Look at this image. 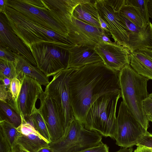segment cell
<instances>
[{
	"mask_svg": "<svg viewBox=\"0 0 152 152\" xmlns=\"http://www.w3.org/2000/svg\"><path fill=\"white\" fill-rule=\"evenodd\" d=\"M119 73L100 62L78 68L72 74L69 81L71 104L75 118L83 125L90 108L98 98L121 91Z\"/></svg>",
	"mask_w": 152,
	"mask_h": 152,
	"instance_id": "1",
	"label": "cell"
},
{
	"mask_svg": "<svg viewBox=\"0 0 152 152\" xmlns=\"http://www.w3.org/2000/svg\"><path fill=\"white\" fill-rule=\"evenodd\" d=\"M121 97L120 91L105 94L98 98L86 115L84 124L85 128L115 140L117 127L116 109Z\"/></svg>",
	"mask_w": 152,
	"mask_h": 152,
	"instance_id": "4",
	"label": "cell"
},
{
	"mask_svg": "<svg viewBox=\"0 0 152 152\" xmlns=\"http://www.w3.org/2000/svg\"><path fill=\"white\" fill-rule=\"evenodd\" d=\"M144 113L148 116L152 114V99L148 97L144 100L142 102Z\"/></svg>",
	"mask_w": 152,
	"mask_h": 152,
	"instance_id": "35",
	"label": "cell"
},
{
	"mask_svg": "<svg viewBox=\"0 0 152 152\" xmlns=\"http://www.w3.org/2000/svg\"><path fill=\"white\" fill-rule=\"evenodd\" d=\"M112 7L114 11L119 13L122 7L125 4V0H105Z\"/></svg>",
	"mask_w": 152,
	"mask_h": 152,
	"instance_id": "33",
	"label": "cell"
},
{
	"mask_svg": "<svg viewBox=\"0 0 152 152\" xmlns=\"http://www.w3.org/2000/svg\"><path fill=\"white\" fill-rule=\"evenodd\" d=\"M22 85L16 101L11 106L21 116L26 119L38 111L36 107V102L44 92L41 85L37 80L24 75Z\"/></svg>",
	"mask_w": 152,
	"mask_h": 152,
	"instance_id": "12",
	"label": "cell"
},
{
	"mask_svg": "<svg viewBox=\"0 0 152 152\" xmlns=\"http://www.w3.org/2000/svg\"><path fill=\"white\" fill-rule=\"evenodd\" d=\"M95 47L75 45L69 50L68 68H80L86 65L103 62Z\"/></svg>",
	"mask_w": 152,
	"mask_h": 152,
	"instance_id": "18",
	"label": "cell"
},
{
	"mask_svg": "<svg viewBox=\"0 0 152 152\" xmlns=\"http://www.w3.org/2000/svg\"><path fill=\"white\" fill-rule=\"evenodd\" d=\"M14 61L16 65V78L21 81L24 76L26 75L37 80L41 85L46 87L49 84L48 77L23 56L17 55Z\"/></svg>",
	"mask_w": 152,
	"mask_h": 152,
	"instance_id": "20",
	"label": "cell"
},
{
	"mask_svg": "<svg viewBox=\"0 0 152 152\" xmlns=\"http://www.w3.org/2000/svg\"><path fill=\"white\" fill-rule=\"evenodd\" d=\"M123 101L134 118L147 129L149 126L143 107V101L148 97L149 80L138 74L130 64L119 73Z\"/></svg>",
	"mask_w": 152,
	"mask_h": 152,
	"instance_id": "3",
	"label": "cell"
},
{
	"mask_svg": "<svg viewBox=\"0 0 152 152\" xmlns=\"http://www.w3.org/2000/svg\"><path fill=\"white\" fill-rule=\"evenodd\" d=\"M104 64L109 69L119 72L130 64V52L127 48L115 43L101 42L94 47Z\"/></svg>",
	"mask_w": 152,
	"mask_h": 152,
	"instance_id": "14",
	"label": "cell"
},
{
	"mask_svg": "<svg viewBox=\"0 0 152 152\" xmlns=\"http://www.w3.org/2000/svg\"><path fill=\"white\" fill-rule=\"evenodd\" d=\"M0 46L23 56L37 66L36 61L30 49L14 32L9 25L4 14L1 13H0Z\"/></svg>",
	"mask_w": 152,
	"mask_h": 152,
	"instance_id": "15",
	"label": "cell"
},
{
	"mask_svg": "<svg viewBox=\"0 0 152 152\" xmlns=\"http://www.w3.org/2000/svg\"><path fill=\"white\" fill-rule=\"evenodd\" d=\"M130 65L138 74L152 80V49L143 48L130 52Z\"/></svg>",
	"mask_w": 152,
	"mask_h": 152,
	"instance_id": "19",
	"label": "cell"
},
{
	"mask_svg": "<svg viewBox=\"0 0 152 152\" xmlns=\"http://www.w3.org/2000/svg\"><path fill=\"white\" fill-rule=\"evenodd\" d=\"M4 14L14 32L30 49L31 45L42 43L69 50L75 45L59 33L30 20L7 6Z\"/></svg>",
	"mask_w": 152,
	"mask_h": 152,
	"instance_id": "2",
	"label": "cell"
},
{
	"mask_svg": "<svg viewBox=\"0 0 152 152\" xmlns=\"http://www.w3.org/2000/svg\"><path fill=\"white\" fill-rule=\"evenodd\" d=\"M30 49L37 67L48 77L68 69L69 50L42 43L31 45Z\"/></svg>",
	"mask_w": 152,
	"mask_h": 152,
	"instance_id": "7",
	"label": "cell"
},
{
	"mask_svg": "<svg viewBox=\"0 0 152 152\" xmlns=\"http://www.w3.org/2000/svg\"><path fill=\"white\" fill-rule=\"evenodd\" d=\"M101 39L103 42L108 43H113L110 39L106 33L102 34L101 36Z\"/></svg>",
	"mask_w": 152,
	"mask_h": 152,
	"instance_id": "40",
	"label": "cell"
},
{
	"mask_svg": "<svg viewBox=\"0 0 152 152\" xmlns=\"http://www.w3.org/2000/svg\"><path fill=\"white\" fill-rule=\"evenodd\" d=\"M0 132L10 144L11 149L18 135L17 128L6 120H0Z\"/></svg>",
	"mask_w": 152,
	"mask_h": 152,
	"instance_id": "25",
	"label": "cell"
},
{
	"mask_svg": "<svg viewBox=\"0 0 152 152\" xmlns=\"http://www.w3.org/2000/svg\"><path fill=\"white\" fill-rule=\"evenodd\" d=\"M26 120L31 124L43 137L50 143L51 142L48 128L39 110L38 111L33 114Z\"/></svg>",
	"mask_w": 152,
	"mask_h": 152,
	"instance_id": "23",
	"label": "cell"
},
{
	"mask_svg": "<svg viewBox=\"0 0 152 152\" xmlns=\"http://www.w3.org/2000/svg\"><path fill=\"white\" fill-rule=\"evenodd\" d=\"M136 145L152 149V134L148 132L137 141Z\"/></svg>",
	"mask_w": 152,
	"mask_h": 152,
	"instance_id": "30",
	"label": "cell"
},
{
	"mask_svg": "<svg viewBox=\"0 0 152 152\" xmlns=\"http://www.w3.org/2000/svg\"><path fill=\"white\" fill-rule=\"evenodd\" d=\"M0 152H11V148L7 140L0 132Z\"/></svg>",
	"mask_w": 152,
	"mask_h": 152,
	"instance_id": "34",
	"label": "cell"
},
{
	"mask_svg": "<svg viewBox=\"0 0 152 152\" xmlns=\"http://www.w3.org/2000/svg\"><path fill=\"white\" fill-rule=\"evenodd\" d=\"M147 118L149 121L152 122V114L148 116Z\"/></svg>",
	"mask_w": 152,
	"mask_h": 152,
	"instance_id": "44",
	"label": "cell"
},
{
	"mask_svg": "<svg viewBox=\"0 0 152 152\" xmlns=\"http://www.w3.org/2000/svg\"><path fill=\"white\" fill-rule=\"evenodd\" d=\"M133 149L132 148H122L116 152H133Z\"/></svg>",
	"mask_w": 152,
	"mask_h": 152,
	"instance_id": "43",
	"label": "cell"
},
{
	"mask_svg": "<svg viewBox=\"0 0 152 152\" xmlns=\"http://www.w3.org/2000/svg\"><path fill=\"white\" fill-rule=\"evenodd\" d=\"M17 55L10 50L0 46V59L15 61Z\"/></svg>",
	"mask_w": 152,
	"mask_h": 152,
	"instance_id": "31",
	"label": "cell"
},
{
	"mask_svg": "<svg viewBox=\"0 0 152 152\" xmlns=\"http://www.w3.org/2000/svg\"><path fill=\"white\" fill-rule=\"evenodd\" d=\"M0 101L6 102L9 104L13 103L10 90L1 83L0 84Z\"/></svg>",
	"mask_w": 152,
	"mask_h": 152,
	"instance_id": "29",
	"label": "cell"
},
{
	"mask_svg": "<svg viewBox=\"0 0 152 152\" xmlns=\"http://www.w3.org/2000/svg\"><path fill=\"white\" fill-rule=\"evenodd\" d=\"M0 83L5 86L8 90L10 88L11 80L9 78L3 75H0Z\"/></svg>",
	"mask_w": 152,
	"mask_h": 152,
	"instance_id": "36",
	"label": "cell"
},
{
	"mask_svg": "<svg viewBox=\"0 0 152 152\" xmlns=\"http://www.w3.org/2000/svg\"><path fill=\"white\" fill-rule=\"evenodd\" d=\"M134 152H152V149L143 147H137Z\"/></svg>",
	"mask_w": 152,
	"mask_h": 152,
	"instance_id": "39",
	"label": "cell"
},
{
	"mask_svg": "<svg viewBox=\"0 0 152 152\" xmlns=\"http://www.w3.org/2000/svg\"><path fill=\"white\" fill-rule=\"evenodd\" d=\"M148 8L149 17L152 19V0H149Z\"/></svg>",
	"mask_w": 152,
	"mask_h": 152,
	"instance_id": "41",
	"label": "cell"
},
{
	"mask_svg": "<svg viewBox=\"0 0 152 152\" xmlns=\"http://www.w3.org/2000/svg\"><path fill=\"white\" fill-rule=\"evenodd\" d=\"M74 9L59 7L54 10L53 15L64 25L68 32L67 39L75 45L95 47L103 42L101 39L103 30L98 28L75 17Z\"/></svg>",
	"mask_w": 152,
	"mask_h": 152,
	"instance_id": "5",
	"label": "cell"
},
{
	"mask_svg": "<svg viewBox=\"0 0 152 152\" xmlns=\"http://www.w3.org/2000/svg\"><path fill=\"white\" fill-rule=\"evenodd\" d=\"M7 6L31 20L67 38L68 32L64 26L52 17L41 0H7Z\"/></svg>",
	"mask_w": 152,
	"mask_h": 152,
	"instance_id": "9",
	"label": "cell"
},
{
	"mask_svg": "<svg viewBox=\"0 0 152 152\" xmlns=\"http://www.w3.org/2000/svg\"><path fill=\"white\" fill-rule=\"evenodd\" d=\"M99 21L101 28L105 31L107 34L110 33V31L107 24L99 16Z\"/></svg>",
	"mask_w": 152,
	"mask_h": 152,
	"instance_id": "37",
	"label": "cell"
},
{
	"mask_svg": "<svg viewBox=\"0 0 152 152\" xmlns=\"http://www.w3.org/2000/svg\"><path fill=\"white\" fill-rule=\"evenodd\" d=\"M17 129L18 135L12 149L19 145L29 152H37L50 143L25 119H22V124Z\"/></svg>",
	"mask_w": 152,
	"mask_h": 152,
	"instance_id": "17",
	"label": "cell"
},
{
	"mask_svg": "<svg viewBox=\"0 0 152 152\" xmlns=\"http://www.w3.org/2000/svg\"><path fill=\"white\" fill-rule=\"evenodd\" d=\"M79 152H109V147L102 142L99 144Z\"/></svg>",
	"mask_w": 152,
	"mask_h": 152,
	"instance_id": "32",
	"label": "cell"
},
{
	"mask_svg": "<svg viewBox=\"0 0 152 152\" xmlns=\"http://www.w3.org/2000/svg\"><path fill=\"white\" fill-rule=\"evenodd\" d=\"M0 75L6 77L11 80L16 78L17 75L15 61L0 59Z\"/></svg>",
	"mask_w": 152,
	"mask_h": 152,
	"instance_id": "27",
	"label": "cell"
},
{
	"mask_svg": "<svg viewBox=\"0 0 152 152\" xmlns=\"http://www.w3.org/2000/svg\"><path fill=\"white\" fill-rule=\"evenodd\" d=\"M78 69L69 68L57 72L53 76L45 88V91L55 100L59 108L65 129L75 119L70 102L69 81L72 74Z\"/></svg>",
	"mask_w": 152,
	"mask_h": 152,
	"instance_id": "8",
	"label": "cell"
},
{
	"mask_svg": "<svg viewBox=\"0 0 152 152\" xmlns=\"http://www.w3.org/2000/svg\"><path fill=\"white\" fill-rule=\"evenodd\" d=\"M119 13L138 26L142 27L145 25L136 10L131 6L125 4Z\"/></svg>",
	"mask_w": 152,
	"mask_h": 152,
	"instance_id": "26",
	"label": "cell"
},
{
	"mask_svg": "<svg viewBox=\"0 0 152 152\" xmlns=\"http://www.w3.org/2000/svg\"><path fill=\"white\" fill-rule=\"evenodd\" d=\"M39 99V111L48 128L51 142L55 141L64 133L65 129L63 117L55 100L45 91L41 94Z\"/></svg>",
	"mask_w": 152,
	"mask_h": 152,
	"instance_id": "11",
	"label": "cell"
},
{
	"mask_svg": "<svg viewBox=\"0 0 152 152\" xmlns=\"http://www.w3.org/2000/svg\"><path fill=\"white\" fill-rule=\"evenodd\" d=\"M149 0H125V4L134 8L145 24L149 22L148 3Z\"/></svg>",
	"mask_w": 152,
	"mask_h": 152,
	"instance_id": "24",
	"label": "cell"
},
{
	"mask_svg": "<svg viewBox=\"0 0 152 152\" xmlns=\"http://www.w3.org/2000/svg\"><path fill=\"white\" fill-rule=\"evenodd\" d=\"M22 85V82L15 78L13 79L11 82L10 91L11 94L13 103L17 100L20 93Z\"/></svg>",
	"mask_w": 152,
	"mask_h": 152,
	"instance_id": "28",
	"label": "cell"
},
{
	"mask_svg": "<svg viewBox=\"0 0 152 152\" xmlns=\"http://www.w3.org/2000/svg\"><path fill=\"white\" fill-rule=\"evenodd\" d=\"M148 97L152 99V92L151 93L149 94Z\"/></svg>",
	"mask_w": 152,
	"mask_h": 152,
	"instance_id": "45",
	"label": "cell"
},
{
	"mask_svg": "<svg viewBox=\"0 0 152 152\" xmlns=\"http://www.w3.org/2000/svg\"><path fill=\"white\" fill-rule=\"evenodd\" d=\"M0 120H6L16 128L22 123L21 115L10 104L0 101Z\"/></svg>",
	"mask_w": 152,
	"mask_h": 152,
	"instance_id": "22",
	"label": "cell"
},
{
	"mask_svg": "<svg viewBox=\"0 0 152 152\" xmlns=\"http://www.w3.org/2000/svg\"><path fill=\"white\" fill-rule=\"evenodd\" d=\"M7 6V0H0V13L4 14Z\"/></svg>",
	"mask_w": 152,
	"mask_h": 152,
	"instance_id": "38",
	"label": "cell"
},
{
	"mask_svg": "<svg viewBox=\"0 0 152 152\" xmlns=\"http://www.w3.org/2000/svg\"><path fill=\"white\" fill-rule=\"evenodd\" d=\"M95 2L99 16L107 24L112 37L116 43L126 48L129 31L119 13L115 12L105 0Z\"/></svg>",
	"mask_w": 152,
	"mask_h": 152,
	"instance_id": "13",
	"label": "cell"
},
{
	"mask_svg": "<svg viewBox=\"0 0 152 152\" xmlns=\"http://www.w3.org/2000/svg\"><path fill=\"white\" fill-rule=\"evenodd\" d=\"M37 152H53V151L50 148L49 145L48 146L41 149Z\"/></svg>",
	"mask_w": 152,
	"mask_h": 152,
	"instance_id": "42",
	"label": "cell"
},
{
	"mask_svg": "<svg viewBox=\"0 0 152 152\" xmlns=\"http://www.w3.org/2000/svg\"><path fill=\"white\" fill-rule=\"evenodd\" d=\"M102 140L101 134L86 129L75 118L63 135L49 145L53 152H79L98 145L102 142Z\"/></svg>",
	"mask_w": 152,
	"mask_h": 152,
	"instance_id": "6",
	"label": "cell"
},
{
	"mask_svg": "<svg viewBox=\"0 0 152 152\" xmlns=\"http://www.w3.org/2000/svg\"><path fill=\"white\" fill-rule=\"evenodd\" d=\"M119 14L129 31V40L126 48L130 52L143 48L152 49V23L149 21L142 27H139Z\"/></svg>",
	"mask_w": 152,
	"mask_h": 152,
	"instance_id": "16",
	"label": "cell"
},
{
	"mask_svg": "<svg viewBox=\"0 0 152 152\" xmlns=\"http://www.w3.org/2000/svg\"><path fill=\"white\" fill-rule=\"evenodd\" d=\"M72 14L76 18L102 29L95 0H89L87 2L79 4L74 9Z\"/></svg>",
	"mask_w": 152,
	"mask_h": 152,
	"instance_id": "21",
	"label": "cell"
},
{
	"mask_svg": "<svg viewBox=\"0 0 152 152\" xmlns=\"http://www.w3.org/2000/svg\"><path fill=\"white\" fill-rule=\"evenodd\" d=\"M116 144L123 148H131L147 132L122 101L116 118Z\"/></svg>",
	"mask_w": 152,
	"mask_h": 152,
	"instance_id": "10",
	"label": "cell"
}]
</instances>
